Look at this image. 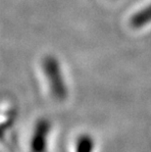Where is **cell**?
<instances>
[{
  "label": "cell",
  "mask_w": 151,
  "mask_h": 152,
  "mask_svg": "<svg viewBox=\"0 0 151 152\" xmlns=\"http://www.w3.org/2000/svg\"><path fill=\"white\" fill-rule=\"evenodd\" d=\"M51 138V124L40 119L34 123L25 152H49Z\"/></svg>",
  "instance_id": "cell-1"
},
{
  "label": "cell",
  "mask_w": 151,
  "mask_h": 152,
  "mask_svg": "<svg viewBox=\"0 0 151 152\" xmlns=\"http://www.w3.org/2000/svg\"><path fill=\"white\" fill-rule=\"evenodd\" d=\"M16 116V109L10 103L0 104V145L14 125Z\"/></svg>",
  "instance_id": "cell-2"
},
{
  "label": "cell",
  "mask_w": 151,
  "mask_h": 152,
  "mask_svg": "<svg viewBox=\"0 0 151 152\" xmlns=\"http://www.w3.org/2000/svg\"><path fill=\"white\" fill-rule=\"evenodd\" d=\"M70 152H96V144L88 134H78L70 146Z\"/></svg>",
  "instance_id": "cell-3"
},
{
  "label": "cell",
  "mask_w": 151,
  "mask_h": 152,
  "mask_svg": "<svg viewBox=\"0 0 151 152\" xmlns=\"http://www.w3.org/2000/svg\"><path fill=\"white\" fill-rule=\"evenodd\" d=\"M3 152H16V150H14L13 148H11V147H9V148H6V149L3 151ZM18 152V151H17Z\"/></svg>",
  "instance_id": "cell-4"
}]
</instances>
